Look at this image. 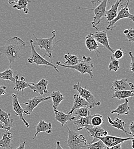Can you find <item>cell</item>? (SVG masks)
<instances>
[{"mask_svg":"<svg viewBox=\"0 0 134 149\" xmlns=\"http://www.w3.org/2000/svg\"><path fill=\"white\" fill-rule=\"evenodd\" d=\"M25 47V42L17 36L8 40L3 46L0 47V55L8 58L10 68L12 67V64L21 57V51Z\"/></svg>","mask_w":134,"mask_h":149,"instance_id":"obj_1","label":"cell"},{"mask_svg":"<svg viewBox=\"0 0 134 149\" xmlns=\"http://www.w3.org/2000/svg\"><path fill=\"white\" fill-rule=\"evenodd\" d=\"M56 65L60 67H62L67 68L76 70L80 73H81L83 75L85 74H88L90 76L91 78H92L94 77V74L92 73V69L94 67V65L93 63H91V58L90 57L83 56V60H81L78 64L74 66L65 65L62 64L60 61L56 62Z\"/></svg>","mask_w":134,"mask_h":149,"instance_id":"obj_2","label":"cell"},{"mask_svg":"<svg viewBox=\"0 0 134 149\" xmlns=\"http://www.w3.org/2000/svg\"><path fill=\"white\" fill-rule=\"evenodd\" d=\"M68 136L66 141L70 149H84L87 146V140L84 136L75 131L71 130L68 126Z\"/></svg>","mask_w":134,"mask_h":149,"instance_id":"obj_3","label":"cell"},{"mask_svg":"<svg viewBox=\"0 0 134 149\" xmlns=\"http://www.w3.org/2000/svg\"><path fill=\"white\" fill-rule=\"evenodd\" d=\"M52 36L49 38H37L33 34V36L35 38L36 40V45H38L40 49H44L45 50V54H44V57L47 56L50 59L52 58V52L53 50V44H54V40L56 36V31H52Z\"/></svg>","mask_w":134,"mask_h":149,"instance_id":"obj_4","label":"cell"},{"mask_svg":"<svg viewBox=\"0 0 134 149\" xmlns=\"http://www.w3.org/2000/svg\"><path fill=\"white\" fill-rule=\"evenodd\" d=\"M73 88L76 90L78 93V95L90 104V109L100 106V102L96 99L90 90L81 87L79 82L73 86Z\"/></svg>","mask_w":134,"mask_h":149,"instance_id":"obj_5","label":"cell"},{"mask_svg":"<svg viewBox=\"0 0 134 149\" xmlns=\"http://www.w3.org/2000/svg\"><path fill=\"white\" fill-rule=\"evenodd\" d=\"M30 44H31V51H32V56L28 59V63L29 64H36L37 65H44L47 66H50L53 67L56 72L59 73V71L54 64L51 63V62H49L47 60H45L44 57L40 56L37 51L35 49V46L34 45V41L32 40H30Z\"/></svg>","mask_w":134,"mask_h":149,"instance_id":"obj_6","label":"cell"},{"mask_svg":"<svg viewBox=\"0 0 134 149\" xmlns=\"http://www.w3.org/2000/svg\"><path fill=\"white\" fill-rule=\"evenodd\" d=\"M110 2V0H102L100 3L95 8L89 9L90 10H93L95 16L94 17V20L91 22L92 27L95 28L96 30H98L97 25L100 23L101 19L106 16V8L107 6V3Z\"/></svg>","mask_w":134,"mask_h":149,"instance_id":"obj_7","label":"cell"},{"mask_svg":"<svg viewBox=\"0 0 134 149\" xmlns=\"http://www.w3.org/2000/svg\"><path fill=\"white\" fill-rule=\"evenodd\" d=\"M128 5L127 4H126V6L124 7L121 6L122 8L119 12L117 13V16L115 17V19L108 22V26L106 28L107 31L112 30L114 28H115L116 22H117L120 19H129L134 22V15L130 13V9L128 8Z\"/></svg>","mask_w":134,"mask_h":149,"instance_id":"obj_8","label":"cell"},{"mask_svg":"<svg viewBox=\"0 0 134 149\" xmlns=\"http://www.w3.org/2000/svg\"><path fill=\"white\" fill-rule=\"evenodd\" d=\"M50 99H51V96H49V97L35 96L32 99H29L26 102L22 103L23 104L26 105V107L24 109V113L27 115H29L40 103L46 100H48Z\"/></svg>","mask_w":134,"mask_h":149,"instance_id":"obj_9","label":"cell"},{"mask_svg":"<svg viewBox=\"0 0 134 149\" xmlns=\"http://www.w3.org/2000/svg\"><path fill=\"white\" fill-rule=\"evenodd\" d=\"M133 138L128 137V138H120V137H117L115 136H109L107 135L104 137L101 138H98L97 139L99 140H101L103 143L105 145V146L107 148H111L112 146H114L115 145H117L120 143H122L123 142L132 140Z\"/></svg>","mask_w":134,"mask_h":149,"instance_id":"obj_10","label":"cell"},{"mask_svg":"<svg viewBox=\"0 0 134 149\" xmlns=\"http://www.w3.org/2000/svg\"><path fill=\"white\" fill-rule=\"evenodd\" d=\"M93 37L96 40V42L101 44L105 48L108 49L111 53H114L115 50L113 49L110 45L109 41L107 36V31H96L95 33H92Z\"/></svg>","mask_w":134,"mask_h":149,"instance_id":"obj_11","label":"cell"},{"mask_svg":"<svg viewBox=\"0 0 134 149\" xmlns=\"http://www.w3.org/2000/svg\"><path fill=\"white\" fill-rule=\"evenodd\" d=\"M111 90L114 91H120L123 90H134V85L132 83H128L126 78L120 80H116L113 81Z\"/></svg>","mask_w":134,"mask_h":149,"instance_id":"obj_12","label":"cell"},{"mask_svg":"<svg viewBox=\"0 0 134 149\" xmlns=\"http://www.w3.org/2000/svg\"><path fill=\"white\" fill-rule=\"evenodd\" d=\"M12 96L13 98V110L15 112L16 115H17L19 117V119L22 120V122L24 123L25 126L27 128H29V125L23 116V114L24 113V110L21 107L19 104L17 95L15 93H12Z\"/></svg>","mask_w":134,"mask_h":149,"instance_id":"obj_13","label":"cell"},{"mask_svg":"<svg viewBox=\"0 0 134 149\" xmlns=\"http://www.w3.org/2000/svg\"><path fill=\"white\" fill-rule=\"evenodd\" d=\"M49 84V81L45 79H41L37 84H35L33 86H31L29 88L33 90L34 93H37L41 96L48 93V91L47 90V86Z\"/></svg>","mask_w":134,"mask_h":149,"instance_id":"obj_14","label":"cell"},{"mask_svg":"<svg viewBox=\"0 0 134 149\" xmlns=\"http://www.w3.org/2000/svg\"><path fill=\"white\" fill-rule=\"evenodd\" d=\"M88 134L92 137H93V141L91 142H94L96 138L104 137L108 135V132L100 126H96L93 127H85Z\"/></svg>","mask_w":134,"mask_h":149,"instance_id":"obj_15","label":"cell"},{"mask_svg":"<svg viewBox=\"0 0 134 149\" xmlns=\"http://www.w3.org/2000/svg\"><path fill=\"white\" fill-rule=\"evenodd\" d=\"M74 102L72 108L70 111L68 112L67 113L72 114L73 112L75 110L82 107H87L88 109L90 108V104L78 94H75L74 96Z\"/></svg>","mask_w":134,"mask_h":149,"instance_id":"obj_16","label":"cell"},{"mask_svg":"<svg viewBox=\"0 0 134 149\" xmlns=\"http://www.w3.org/2000/svg\"><path fill=\"white\" fill-rule=\"evenodd\" d=\"M15 86L13 88L15 91H21L22 94H23L24 90L27 87H29L31 86H33L35 84L33 83H28L26 81V80L24 77L22 76L20 79V80H19V74H16L15 76Z\"/></svg>","mask_w":134,"mask_h":149,"instance_id":"obj_17","label":"cell"},{"mask_svg":"<svg viewBox=\"0 0 134 149\" xmlns=\"http://www.w3.org/2000/svg\"><path fill=\"white\" fill-rule=\"evenodd\" d=\"M54 112L56 120L61 124L62 126L67 124L68 121H72L76 119V117L72 114H66L63 112L58 111V110H54Z\"/></svg>","mask_w":134,"mask_h":149,"instance_id":"obj_18","label":"cell"},{"mask_svg":"<svg viewBox=\"0 0 134 149\" xmlns=\"http://www.w3.org/2000/svg\"><path fill=\"white\" fill-rule=\"evenodd\" d=\"M85 45L87 49L90 51H94L96 54V55L97 57H99L98 54L100 53V52L98 51L99 45L97 44V42H96V40L95 38L93 37L92 33H90L85 37Z\"/></svg>","mask_w":134,"mask_h":149,"instance_id":"obj_19","label":"cell"},{"mask_svg":"<svg viewBox=\"0 0 134 149\" xmlns=\"http://www.w3.org/2000/svg\"><path fill=\"white\" fill-rule=\"evenodd\" d=\"M36 132L33 137V139H36L38 133L41 132H45L48 134H52V123H47L44 120H40L36 128Z\"/></svg>","mask_w":134,"mask_h":149,"instance_id":"obj_20","label":"cell"},{"mask_svg":"<svg viewBox=\"0 0 134 149\" xmlns=\"http://www.w3.org/2000/svg\"><path fill=\"white\" fill-rule=\"evenodd\" d=\"M122 2V0H116L115 3L111 6V8L108 10L106 11L105 17H106L107 21L108 22L114 19L115 17L117 16L118 8L119 7L120 3Z\"/></svg>","mask_w":134,"mask_h":149,"instance_id":"obj_21","label":"cell"},{"mask_svg":"<svg viewBox=\"0 0 134 149\" xmlns=\"http://www.w3.org/2000/svg\"><path fill=\"white\" fill-rule=\"evenodd\" d=\"M92 118V115H90L84 118H78L77 120L74 122V125H75L77 127V130H82L84 128L89 127L91 125V119Z\"/></svg>","mask_w":134,"mask_h":149,"instance_id":"obj_22","label":"cell"},{"mask_svg":"<svg viewBox=\"0 0 134 149\" xmlns=\"http://www.w3.org/2000/svg\"><path fill=\"white\" fill-rule=\"evenodd\" d=\"M12 139V134L8 131H6V132L2 134V138L0 140V147L5 149H13L11 146Z\"/></svg>","mask_w":134,"mask_h":149,"instance_id":"obj_23","label":"cell"},{"mask_svg":"<svg viewBox=\"0 0 134 149\" xmlns=\"http://www.w3.org/2000/svg\"><path fill=\"white\" fill-rule=\"evenodd\" d=\"M130 110V107L128 105V100L127 99H125L124 103L119 104L115 110H111L110 112L111 113H117L119 116L123 115H128Z\"/></svg>","mask_w":134,"mask_h":149,"instance_id":"obj_24","label":"cell"},{"mask_svg":"<svg viewBox=\"0 0 134 149\" xmlns=\"http://www.w3.org/2000/svg\"><path fill=\"white\" fill-rule=\"evenodd\" d=\"M10 113L7 112L3 111L0 109V122L6 127L12 128L13 119H10Z\"/></svg>","mask_w":134,"mask_h":149,"instance_id":"obj_25","label":"cell"},{"mask_svg":"<svg viewBox=\"0 0 134 149\" xmlns=\"http://www.w3.org/2000/svg\"><path fill=\"white\" fill-rule=\"evenodd\" d=\"M107 118H108V121L109 123L111 125V126L112 127H114L115 129H117L123 131L127 135L129 134V132H128L125 129L126 123L122 119H119L118 118H115V120L113 121L111 119V118L110 117V116H108Z\"/></svg>","mask_w":134,"mask_h":149,"instance_id":"obj_26","label":"cell"},{"mask_svg":"<svg viewBox=\"0 0 134 149\" xmlns=\"http://www.w3.org/2000/svg\"><path fill=\"white\" fill-rule=\"evenodd\" d=\"M51 99L53 102V108L54 110H58L60 103L64 99V95L59 91H53L51 95Z\"/></svg>","mask_w":134,"mask_h":149,"instance_id":"obj_27","label":"cell"},{"mask_svg":"<svg viewBox=\"0 0 134 149\" xmlns=\"http://www.w3.org/2000/svg\"><path fill=\"white\" fill-rule=\"evenodd\" d=\"M64 58L65 59V61L62 62V64L67 66H74L81 61L77 56L70 54H65L64 56Z\"/></svg>","mask_w":134,"mask_h":149,"instance_id":"obj_28","label":"cell"},{"mask_svg":"<svg viewBox=\"0 0 134 149\" xmlns=\"http://www.w3.org/2000/svg\"><path fill=\"white\" fill-rule=\"evenodd\" d=\"M130 97H134V90H123L120 91H115V93H114L113 96H112V99L116 98L119 100H121L127 99Z\"/></svg>","mask_w":134,"mask_h":149,"instance_id":"obj_29","label":"cell"},{"mask_svg":"<svg viewBox=\"0 0 134 149\" xmlns=\"http://www.w3.org/2000/svg\"><path fill=\"white\" fill-rule=\"evenodd\" d=\"M31 2V0H19L16 5H13V8L14 9H17L18 10H23L25 14H28L29 13L28 5Z\"/></svg>","mask_w":134,"mask_h":149,"instance_id":"obj_30","label":"cell"},{"mask_svg":"<svg viewBox=\"0 0 134 149\" xmlns=\"http://www.w3.org/2000/svg\"><path fill=\"white\" fill-rule=\"evenodd\" d=\"M0 79L15 83V78L13 77V71L10 68H8L2 72H0Z\"/></svg>","mask_w":134,"mask_h":149,"instance_id":"obj_31","label":"cell"},{"mask_svg":"<svg viewBox=\"0 0 134 149\" xmlns=\"http://www.w3.org/2000/svg\"><path fill=\"white\" fill-rule=\"evenodd\" d=\"M74 114L76 115L78 118H84L90 115V111L87 107H82L75 110L72 113V115Z\"/></svg>","mask_w":134,"mask_h":149,"instance_id":"obj_32","label":"cell"},{"mask_svg":"<svg viewBox=\"0 0 134 149\" xmlns=\"http://www.w3.org/2000/svg\"><path fill=\"white\" fill-rule=\"evenodd\" d=\"M119 61L117 59H116L112 56H111V61L108 65V70L110 71L116 72L120 68Z\"/></svg>","mask_w":134,"mask_h":149,"instance_id":"obj_33","label":"cell"},{"mask_svg":"<svg viewBox=\"0 0 134 149\" xmlns=\"http://www.w3.org/2000/svg\"><path fill=\"white\" fill-rule=\"evenodd\" d=\"M103 123V119L102 115L99 113H96L92 115V118L91 119V125L94 127L100 126V125H102Z\"/></svg>","mask_w":134,"mask_h":149,"instance_id":"obj_34","label":"cell"},{"mask_svg":"<svg viewBox=\"0 0 134 149\" xmlns=\"http://www.w3.org/2000/svg\"><path fill=\"white\" fill-rule=\"evenodd\" d=\"M87 149H103L106 146L101 140H99L96 142H90L87 144Z\"/></svg>","mask_w":134,"mask_h":149,"instance_id":"obj_35","label":"cell"},{"mask_svg":"<svg viewBox=\"0 0 134 149\" xmlns=\"http://www.w3.org/2000/svg\"><path fill=\"white\" fill-rule=\"evenodd\" d=\"M123 33L128 39L129 42H134V29L133 28L126 29L123 31Z\"/></svg>","mask_w":134,"mask_h":149,"instance_id":"obj_36","label":"cell"},{"mask_svg":"<svg viewBox=\"0 0 134 149\" xmlns=\"http://www.w3.org/2000/svg\"><path fill=\"white\" fill-rule=\"evenodd\" d=\"M124 56V52L123 51V50L120 48L119 49L116 51H115V52L113 54L112 57H114L116 59H120L122 58Z\"/></svg>","mask_w":134,"mask_h":149,"instance_id":"obj_37","label":"cell"},{"mask_svg":"<svg viewBox=\"0 0 134 149\" xmlns=\"http://www.w3.org/2000/svg\"><path fill=\"white\" fill-rule=\"evenodd\" d=\"M129 56L131 57V64H130V71L134 73V56L132 52H129Z\"/></svg>","mask_w":134,"mask_h":149,"instance_id":"obj_38","label":"cell"},{"mask_svg":"<svg viewBox=\"0 0 134 149\" xmlns=\"http://www.w3.org/2000/svg\"><path fill=\"white\" fill-rule=\"evenodd\" d=\"M128 128H129V130H130L129 135H131L134 137V122H132L130 123Z\"/></svg>","mask_w":134,"mask_h":149,"instance_id":"obj_39","label":"cell"},{"mask_svg":"<svg viewBox=\"0 0 134 149\" xmlns=\"http://www.w3.org/2000/svg\"><path fill=\"white\" fill-rule=\"evenodd\" d=\"M6 86H0V96L7 94V93L6 91Z\"/></svg>","mask_w":134,"mask_h":149,"instance_id":"obj_40","label":"cell"},{"mask_svg":"<svg viewBox=\"0 0 134 149\" xmlns=\"http://www.w3.org/2000/svg\"><path fill=\"white\" fill-rule=\"evenodd\" d=\"M107 149H122V143L118 144L117 145H115L114 146H112L111 148H107L106 147Z\"/></svg>","mask_w":134,"mask_h":149,"instance_id":"obj_41","label":"cell"},{"mask_svg":"<svg viewBox=\"0 0 134 149\" xmlns=\"http://www.w3.org/2000/svg\"><path fill=\"white\" fill-rule=\"evenodd\" d=\"M25 144H26V142H24L23 143H22L21 144L19 145V146L18 148H17L16 149H25Z\"/></svg>","mask_w":134,"mask_h":149,"instance_id":"obj_42","label":"cell"},{"mask_svg":"<svg viewBox=\"0 0 134 149\" xmlns=\"http://www.w3.org/2000/svg\"><path fill=\"white\" fill-rule=\"evenodd\" d=\"M0 129H3V130H5L6 131H9L11 129V128H10V127H9V128L8 127H6L2 124L0 123Z\"/></svg>","mask_w":134,"mask_h":149,"instance_id":"obj_43","label":"cell"},{"mask_svg":"<svg viewBox=\"0 0 134 149\" xmlns=\"http://www.w3.org/2000/svg\"><path fill=\"white\" fill-rule=\"evenodd\" d=\"M55 149H64V148H62L61 146V144H60V141H58L56 142V148Z\"/></svg>","mask_w":134,"mask_h":149,"instance_id":"obj_44","label":"cell"},{"mask_svg":"<svg viewBox=\"0 0 134 149\" xmlns=\"http://www.w3.org/2000/svg\"><path fill=\"white\" fill-rule=\"evenodd\" d=\"M97 2H101L100 0H91V2H92V6H93V7L95 6V5L96 4Z\"/></svg>","mask_w":134,"mask_h":149,"instance_id":"obj_45","label":"cell"},{"mask_svg":"<svg viewBox=\"0 0 134 149\" xmlns=\"http://www.w3.org/2000/svg\"><path fill=\"white\" fill-rule=\"evenodd\" d=\"M19 1V0H8V3L10 5H12V4H13V3L17 2Z\"/></svg>","mask_w":134,"mask_h":149,"instance_id":"obj_46","label":"cell"},{"mask_svg":"<svg viewBox=\"0 0 134 149\" xmlns=\"http://www.w3.org/2000/svg\"><path fill=\"white\" fill-rule=\"evenodd\" d=\"M131 141H132V148L133 149H134V137Z\"/></svg>","mask_w":134,"mask_h":149,"instance_id":"obj_47","label":"cell"},{"mask_svg":"<svg viewBox=\"0 0 134 149\" xmlns=\"http://www.w3.org/2000/svg\"><path fill=\"white\" fill-rule=\"evenodd\" d=\"M124 1H126V0H122V2ZM130 0H127V2H126V4L128 5V4H129V2H130Z\"/></svg>","mask_w":134,"mask_h":149,"instance_id":"obj_48","label":"cell"},{"mask_svg":"<svg viewBox=\"0 0 134 149\" xmlns=\"http://www.w3.org/2000/svg\"></svg>","mask_w":134,"mask_h":149,"instance_id":"obj_49","label":"cell"}]
</instances>
